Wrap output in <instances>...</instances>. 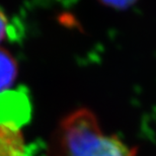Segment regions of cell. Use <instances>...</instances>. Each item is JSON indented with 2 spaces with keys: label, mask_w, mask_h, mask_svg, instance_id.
Returning <instances> with one entry per match:
<instances>
[{
  "label": "cell",
  "mask_w": 156,
  "mask_h": 156,
  "mask_svg": "<svg viewBox=\"0 0 156 156\" xmlns=\"http://www.w3.org/2000/svg\"><path fill=\"white\" fill-rule=\"evenodd\" d=\"M33 118V101L29 89L20 86L0 92V125L20 129Z\"/></svg>",
  "instance_id": "cell-2"
},
{
  "label": "cell",
  "mask_w": 156,
  "mask_h": 156,
  "mask_svg": "<svg viewBox=\"0 0 156 156\" xmlns=\"http://www.w3.org/2000/svg\"><path fill=\"white\" fill-rule=\"evenodd\" d=\"M101 4L116 10H127L138 2V0H98Z\"/></svg>",
  "instance_id": "cell-5"
},
{
  "label": "cell",
  "mask_w": 156,
  "mask_h": 156,
  "mask_svg": "<svg viewBox=\"0 0 156 156\" xmlns=\"http://www.w3.org/2000/svg\"><path fill=\"white\" fill-rule=\"evenodd\" d=\"M48 156H137L117 135H105L91 110L79 108L67 114L53 132Z\"/></svg>",
  "instance_id": "cell-1"
},
{
  "label": "cell",
  "mask_w": 156,
  "mask_h": 156,
  "mask_svg": "<svg viewBox=\"0 0 156 156\" xmlns=\"http://www.w3.org/2000/svg\"><path fill=\"white\" fill-rule=\"evenodd\" d=\"M35 144L26 145L20 129L0 125V156H35Z\"/></svg>",
  "instance_id": "cell-3"
},
{
  "label": "cell",
  "mask_w": 156,
  "mask_h": 156,
  "mask_svg": "<svg viewBox=\"0 0 156 156\" xmlns=\"http://www.w3.org/2000/svg\"><path fill=\"white\" fill-rule=\"evenodd\" d=\"M8 30V20L5 13L0 9V42H2L6 37Z\"/></svg>",
  "instance_id": "cell-6"
},
{
  "label": "cell",
  "mask_w": 156,
  "mask_h": 156,
  "mask_svg": "<svg viewBox=\"0 0 156 156\" xmlns=\"http://www.w3.org/2000/svg\"><path fill=\"white\" fill-rule=\"evenodd\" d=\"M18 67L10 53L0 48V92L9 88L17 78Z\"/></svg>",
  "instance_id": "cell-4"
}]
</instances>
